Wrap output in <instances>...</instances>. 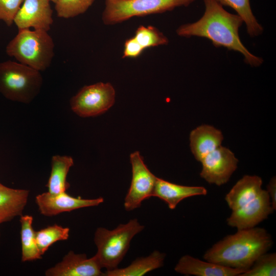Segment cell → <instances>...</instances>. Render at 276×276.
<instances>
[{
	"label": "cell",
	"mask_w": 276,
	"mask_h": 276,
	"mask_svg": "<svg viewBox=\"0 0 276 276\" xmlns=\"http://www.w3.org/2000/svg\"><path fill=\"white\" fill-rule=\"evenodd\" d=\"M203 1L205 11L202 16L195 22L179 27L177 35L204 37L216 48L223 47L240 53L246 64L252 67L261 65L263 59L251 54L240 40L239 30L243 22L241 18L226 11L217 0Z\"/></svg>",
	"instance_id": "6da1fadb"
},
{
	"label": "cell",
	"mask_w": 276,
	"mask_h": 276,
	"mask_svg": "<svg viewBox=\"0 0 276 276\" xmlns=\"http://www.w3.org/2000/svg\"><path fill=\"white\" fill-rule=\"evenodd\" d=\"M270 234L263 228L238 229L217 242L204 254L205 260L223 266L247 271L272 244Z\"/></svg>",
	"instance_id": "7a4b0ae2"
},
{
	"label": "cell",
	"mask_w": 276,
	"mask_h": 276,
	"mask_svg": "<svg viewBox=\"0 0 276 276\" xmlns=\"http://www.w3.org/2000/svg\"><path fill=\"white\" fill-rule=\"evenodd\" d=\"M54 43L47 31L23 29L8 43L7 54L39 71L48 68L54 56Z\"/></svg>",
	"instance_id": "3957f363"
},
{
	"label": "cell",
	"mask_w": 276,
	"mask_h": 276,
	"mask_svg": "<svg viewBox=\"0 0 276 276\" xmlns=\"http://www.w3.org/2000/svg\"><path fill=\"white\" fill-rule=\"evenodd\" d=\"M144 228V226L136 219L121 224L112 230L98 228L94 236L97 248L94 257L101 268H105L106 270L118 268L129 249L131 240Z\"/></svg>",
	"instance_id": "277c9868"
},
{
	"label": "cell",
	"mask_w": 276,
	"mask_h": 276,
	"mask_svg": "<svg viewBox=\"0 0 276 276\" xmlns=\"http://www.w3.org/2000/svg\"><path fill=\"white\" fill-rule=\"evenodd\" d=\"M42 83L39 71L11 60L0 63V93L8 100L29 103L39 93Z\"/></svg>",
	"instance_id": "5b68a950"
},
{
	"label": "cell",
	"mask_w": 276,
	"mask_h": 276,
	"mask_svg": "<svg viewBox=\"0 0 276 276\" xmlns=\"http://www.w3.org/2000/svg\"><path fill=\"white\" fill-rule=\"evenodd\" d=\"M195 0H106L102 19L113 25L133 16L161 13L177 7H187Z\"/></svg>",
	"instance_id": "8992f818"
},
{
	"label": "cell",
	"mask_w": 276,
	"mask_h": 276,
	"mask_svg": "<svg viewBox=\"0 0 276 276\" xmlns=\"http://www.w3.org/2000/svg\"><path fill=\"white\" fill-rule=\"evenodd\" d=\"M116 93L110 83L99 82L83 87L70 101L72 110L78 116L95 117L108 110L114 104Z\"/></svg>",
	"instance_id": "52a82bcc"
},
{
	"label": "cell",
	"mask_w": 276,
	"mask_h": 276,
	"mask_svg": "<svg viewBox=\"0 0 276 276\" xmlns=\"http://www.w3.org/2000/svg\"><path fill=\"white\" fill-rule=\"evenodd\" d=\"M130 161L132 179L124 204L128 211L139 208L144 200L152 196L157 178L145 164L139 151L130 154Z\"/></svg>",
	"instance_id": "ba28073f"
},
{
	"label": "cell",
	"mask_w": 276,
	"mask_h": 276,
	"mask_svg": "<svg viewBox=\"0 0 276 276\" xmlns=\"http://www.w3.org/2000/svg\"><path fill=\"white\" fill-rule=\"evenodd\" d=\"M200 176L210 184L226 183L237 168L238 160L229 149L221 145L206 155L200 162Z\"/></svg>",
	"instance_id": "9c48e42d"
},
{
	"label": "cell",
	"mask_w": 276,
	"mask_h": 276,
	"mask_svg": "<svg viewBox=\"0 0 276 276\" xmlns=\"http://www.w3.org/2000/svg\"><path fill=\"white\" fill-rule=\"evenodd\" d=\"M273 211L267 191L263 190L256 198L232 211L226 220L227 223L238 229L254 227L266 219Z\"/></svg>",
	"instance_id": "30bf717a"
},
{
	"label": "cell",
	"mask_w": 276,
	"mask_h": 276,
	"mask_svg": "<svg viewBox=\"0 0 276 276\" xmlns=\"http://www.w3.org/2000/svg\"><path fill=\"white\" fill-rule=\"evenodd\" d=\"M103 201L102 197L91 199L76 198L69 195L66 192L58 194L47 192L35 197V202L40 213L48 217L81 208L97 206Z\"/></svg>",
	"instance_id": "8fae6325"
},
{
	"label": "cell",
	"mask_w": 276,
	"mask_h": 276,
	"mask_svg": "<svg viewBox=\"0 0 276 276\" xmlns=\"http://www.w3.org/2000/svg\"><path fill=\"white\" fill-rule=\"evenodd\" d=\"M49 0H25L13 23L18 30L29 29L48 31L53 22V10Z\"/></svg>",
	"instance_id": "7c38bea8"
},
{
	"label": "cell",
	"mask_w": 276,
	"mask_h": 276,
	"mask_svg": "<svg viewBox=\"0 0 276 276\" xmlns=\"http://www.w3.org/2000/svg\"><path fill=\"white\" fill-rule=\"evenodd\" d=\"M101 267L94 256L87 258L85 254L70 251L62 260L45 272L47 276L103 275Z\"/></svg>",
	"instance_id": "4fadbf2b"
},
{
	"label": "cell",
	"mask_w": 276,
	"mask_h": 276,
	"mask_svg": "<svg viewBox=\"0 0 276 276\" xmlns=\"http://www.w3.org/2000/svg\"><path fill=\"white\" fill-rule=\"evenodd\" d=\"M174 270L181 274L196 276H239L246 271L202 261L188 255L180 258Z\"/></svg>",
	"instance_id": "5bb4252c"
},
{
	"label": "cell",
	"mask_w": 276,
	"mask_h": 276,
	"mask_svg": "<svg viewBox=\"0 0 276 276\" xmlns=\"http://www.w3.org/2000/svg\"><path fill=\"white\" fill-rule=\"evenodd\" d=\"M223 140L220 130L214 126L202 125L191 131L190 146L195 158L199 161L221 145Z\"/></svg>",
	"instance_id": "9a60e30c"
},
{
	"label": "cell",
	"mask_w": 276,
	"mask_h": 276,
	"mask_svg": "<svg viewBox=\"0 0 276 276\" xmlns=\"http://www.w3.org/2000/svg\"><path fill=\"white\" fill-rule=\"evenodd\" d=\"M206 194L207 190L203 187L182 186L157 177L152 196L163 200L173 210L185 198Z\"/></svg>",
	"instance_id": "2e32d148"
},
{
	"label": "cell",
	"mask_w": 276,
	"mask_h": 276,
	"mask_svg": "<svg viewBox=\"0 0 276 276\" xmlns=\"http://www.w3.org/2000/svg\"><path fill=\"white\" fill-rule=\"evenodd\" d=\"M262 179L257 175H244L226 195L225 200L234 211L256 198L262 192Z\"/></svg>",
	"instance_id": "e0dca14e"
},
{
	"label": "cell",
	"mask_w": 276,
	"mask_h": 276,
	"mask_svg": "<svg viewBox=\"0 0 276 276\" xmlns=\"http://www.w3.org/2000/svg\"><path fill=\"white\" fill-rule=\"evenodd\" d=\"M29 191L0 186V224L22 215L29 197Z\"/></svg>",
	"instance_id": "ac0fdd59"
},
{
	"label": "cell",
	"mask_w": 276,
	"mask_h": 276,
	"mask_svg": "<svg viewBox=\"0 0 276 276\" xmlns=\"http://www.w3.org/2000/svg\"><path fill=\"white\" fill-rule=\"evenodd\" d=\"M166 255L155 250L149 256L136 259L129 265L123 268L106 270L105 276H141L163 266Z\"/></svg>",
	"instance_id": "d6986e66"
},
{
	"label": "cell",
	"mask_w": 276,
	"mask_h": 276,
	"mask_svg": "<svg viewBox=\"0 0 276 276\" xmlns=\"http://www.w3.org/2000/svg\"><path fill=\"white\" fill-rule=\"evenodd\" d=\"M74 165L71 156L56 155L51 159V171L47 183L48 192L51 194H58L66 192L70 187L66 180L70 168Z\"/></svg>",
	"instance_id": "ffe728a7"
},
{
	"label": "cell",
	"mask_w": 276,
	"mask_h": 276,
	"mask_svg": "<svg viewBox=\"0 0 276 276\" xmlns=\"http://www.w3.org/2000/svg\"><path fill=\"white\" fill-rule=\"evenodd\" d=\"M33 218L30 215H21L20 239L21 244V261L27 262L41 258L37 247L36 232L33 226Z\"/></svg>",
	"instance_id": "44dd1931"
},
{
	"label": "cell",
	"mask_w": 276,
	"mask_h": 276,
	"mask_svg": "<svg viewBox=\"0 0 276 276\" xmlns=\"http://www.w3.org/2000/svg\"><path fill=\"white\" fill-rule=\"evenodd\" d=\"M217 1L222 6L229 7L237 12L245 23L247 32L250 37H256L262 33L263 28L252 12L249 0Z\"/></svg>",
	"instance_id": "7402d4cb"
},
{
	"label": "cell",
	"mask_w": 276,
	"mask_h": 276,
	"mask_svg": "<svg viewBox=\"0 0 276 276\" xmlns=\"http://www.w3.org/2000/svg\"><path fill=\"white\" fill-rule=\"evenodd\" d=\"M69 233V228L57 224L36 232V243L41 255H43L55 242L68 239Z\"/></svg>",
	"instance_id": "603a6c76"
},
{
	"label": "cell",
	"mask_w": 276,
	"mask_h": 276,
	"mask_svg": "<svg viewBox=\"0 0 276 276\" xmlns=\"http://www.w3.org/2000/svg\"><path fill=\"white\" fill-rule=\"evenodd\" d=\"M134 37L144 50L167 44L169 42L167 37L162 32L152 26H140L136 30Z\"/></svg>",
	"instance_id": "cb8c5ba5"
},
{
	"label": "cell",
	"mask_w": 276,
	"mask_h": 276,
	"mask_svg": "<svg viewBox=\"0 0 276 276\" xmlns=\"http://www.w3.org/2000/svg\"><path fill=\"white\" fill-rule=\"evenodd\" d=\"M95 0H57L55 8L58 17H74L85 12Z\"/></svg>",
	"instance_id": "d4e9b609"
},
{
	"label": "cell",
	"mask_w": 276,
	"mask_h": 276,
	"mask_svg": "<svg viewBox=\"0 0 276 276\" xmlns=\"http://www.w3.org/2000/svg\"><path fill=\"white\" fill-rule=\"evenodd\" d=\"M240 276L276 275L275 253H264L254 263L251 267Z\"/></svg>",
	"instance_id": "484cf974"
},
{
	"label": "cell",
	"mask_w": 276,
	"mask_h": 276,
	"mask_svg": "<svg viewBox=\"0 0 276 276\" xmlns=\"http://www.w3.org/2000/svg\"><path fill=\"white\" fill-rule=\"evenodd\" d=\"M25 0H0V20L11 26Z\"/></svg>",
	"instance_id": "4316f807"
},
{
	"label": "cell",
	"mask_w": 276,
	"mask_h": 276,
	"mask_svg": "<svg viewBox=\"0 0 276 276\" xmlns=\"http://www.w3.org/2000/svg\"><path fill=\"white\" fill-rule=\"evenodd\" d=\"M144 51V49L133 36L125 41L122 58H136L141 55Z\"/></svg>",
	"instance_id": "83f0119b"
},
{
	"label": "cell",
	"mask_w": 276,
	"mask_h": 276,
	"mask_svg": "<svg viewBox=\"0 0 276 276\" xmlns=\"http://www.w3.org/2000/svg\"><path fill=\"white\" fill-rule=\"evenodd\" d=\"M270 199L271 205L274 210L276 209V179L275 177L271 178L266 190Z\"/></svg>",
	"instance_id": "f1b7e54d"
},
{
	"label": "cell",
	"mask_w": 276,
	"mask_h": 276,
	"mask_svg": "<svg viewBox=\"0 0 276 276\" xmlns=\"http://www.w3.org/2000/svg\"><path fill=\"white\" fill-rule=\"evenodd\" d=\"M50 1L54 3H56L57 0H49Z\"/></svg>",
	"instance_id": "f546056e"
},
{
	"label": "cell",
	"mask_w": 276,
	"mask_h": 276,
	"mask_svg": "<svg viewBox=\"0 0 276 276\" xmlns=\"http://www.w3.org/2000/svg\"><path fill=\"white\" fill-rule=\"evenodd\" d=\"M2 185V183L0 182V186Z\"/></svg>",
	"instance_id": "4dcf8cb0"
}]
</instances>
